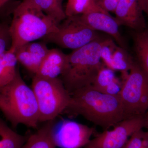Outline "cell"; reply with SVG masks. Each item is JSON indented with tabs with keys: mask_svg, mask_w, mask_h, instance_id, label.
I'll return each instance as SVG.
<instances>
[{
	"mask_svg": "<svg viewBox=\"0 0 148 148\" xmlns=\"http://www.w3.org/2000/svg\"><path fill=\"white\" fill-rule=\"evenodd\" d=\"M71 95L64 112L69 116H81L104 130L126 119L119 95L102 93L90 85L76 90Z\"/></svg>",
	"mask_w": 148,
	"mask_h": 148,
	"instance_id": "cell-1",
	"label": "cell"
},
{
	"mask_svg": "<svg viewBox=\"0 0 148 148\" xmlns=\"http://www.w3.org/2000/svg\"><path fill=\"white\" fill-rule=\"evenodd\" d=\"M0 110L12 125L36 128L39 122L36 96L17 71L14 79L0 88Z\"/></svg>",
	"mask_w": 148,
	"mask_h": 148,
	"instance_id": "cell-2",
	"label": "cell"
},
{
	"mask_svg": "<svg viewBox=\"0 0 148 148\" xmlns=\"http://www.w3.org/2000/svg\"><path fill=\"white\" fill-rule=\"evenodd\" d=\"M104 39L101 38L93 41L68 54L67 66L59 78L71 95L76 90L91 85L105 65L101 58Z\"/></svg>",
	"mask_w": 148,
	"mask_h": 148,
	"instance_id": "cell-3",
	"label": "cell"
},
{
	"mask_svg": "<svg viewBox=\"0 0 148 148\" xmlns=\"http://www.w3.org/2000/svg\"><path fill=\"white\" fill-rule=\"evenodd\" d=\"M58 24L42 11L20 3L14 10L10 26L11 38L10 50L15 52L28 43L56 32Z\"/></svg>",
	"mask_w": 148,
	"mask_h": 148,
	"instance_id": "cell-4",
	"label": "cell"
},
{
	"mask_svg": "<svg viewBox=\"0 0 148 148\" xmlns=\"http://www.w3.org/2000/svg\"><path fill=\"white\" fill-rule=\"evenodd\" d=\"M32 88L38 108L39 122L54 120L69 105L71 94L59 77L46 78L35 75Z\"/></svg>",
	"mask_w": 148,
	"mask_h": 148,
	"instance_id": "cell-5",
	"label": "cell"
},
{
	"mask_svg": "<svg viewBox=\"0 0 148 148\" xmlns=\"http://www.w3.org/2000/svg\"><path fill=\"white\" fill-rule=\"evenodd\" d=\"M121 82L119 95L126 118L144 115L148 110V77L136 61Z\"/></svg>",
	"mask_w": 148,
	"mask_h": 148,
	"instance_id": "cell-6",
	"label": "cell"
},
{
	"mask_svg": "<svg viewBox=\"0 0 148 148\" xmlns=\"http://www.w3.org/2000/svg\"><path fill=\"white\" fill-rule=\"evenodd\" d=\"M102 38L97 32L84 23L79 15L67 16L58 24L57 31L44 37L45 42L75 50Z\"/></svg>",
	"mask_w": 148,
	"mask_h": 148,
	"instance_id": "cell-7",
	"label": "cell"
},
{
	"mask_svg": "<svg viewBox=\"0 0 148 148\" xmlns=\"http://www.w3.org/2000/svg\"><path fill=\"white\" fill-rule=\"evenodd\" d=\"M144 127L145 115L127 118L112 129L96 134L84 148H122L133 133Z\"/></svg>",
	"mask_w": 148,
	"mask_h": 148,
	"instance_id": "cell-8",
	"label": "cell"
},
{
	"mask_svg": "<svg viewBox=\"0 0 148 148\" xmlns=\"http://www.w3.org/2000/svg\"><path fill=\"white\" fill-rule=\"evenodd\" d=\"M51 137L56 147L60 148L84 147L96 135L94 127L71 120L63 119L54 123Z\"/></svg>",
	"mask_w": 148,
	"mask_h": 148,
	"instance_id": "cell-9",
	"label": "cell"
},
{
	"mask_svg": "<svg viewBox=\"0 0 148 148\" xmlns=\"http://www.w3.org/2000/svg\"><path fill=\"white\" fill-rule=\"evenodd\" d=\"M82 21L94 31L104 32L110 36L118 45L127 50V43L122 36L115 17L98 5L86 13L79 15Z\"/></svg>",
	"mask_w": 148,
	"mask_h": 148,
	"instance_id": "cell-10",
	"label": "cell"
},
{
	"mask_svg": "<svg viewBox=\"0 0 148 148\" xmlns=\"http://www.w3.org/2000/svg\"><path fill=\"white\" fill-rule=\"evenodd\" d=\"M114 13L120 26L132 31H141L147 27L143 0H119Z\"/></svg>",
	"mask_w": 148,
	"mask_h": 148,
	"instance_id": "cell-11",
	"label": "cell"
},
{
	"mask_svg": "<svg viewBox=\"0 0 148 148\" xmlns=\"http://www.w3.org/2000/svg\"><path fill=\"white\" fill-rule=\"evenodd\" d=\"M68 54L58 49H49L35 75L46 78L60 77L66 69Z\"/></svg>",
	"mask_w": 148,
	"mask_h": 148,
	"instance_id": "cell-12",
	"label": "cell"
},
{
	"mask_svg": "<svg viewBox=\"0 0 148 148\" xmlns=\"http://www.w3.org/2000/svg\"><path fill=\"white\" fill-rule=\"evenodd\" d=\"M91 86L99 92L109 95H119L122 82L117 78L114 71L105 65L98 72Z\"/></svg>",
	"mask_w": 148,
	"mask_h": 148,
	"instance_id": "cell-13",
	"label": "cell"
},
{
	"mask_svg": "<svg viewBox=\"0 0 148 148\" xmlns=\"http://www.w3.org/2000/svg\"><path fill=\"white\" fill-rule=\"evenodd\" d=\"M133 50L137 63L148 77V27L131 32Z\"/></svg>",
	"mask_w": 148,
	"mask_h": 148,
	"instance_id": "cell-14",
	"label": "cell"
},
{
	"mask_svg": "<svg viewBox=\"0 0 148 148\" xmlns=\"http://www.w3.org/2000/svg\"><path fill=\"white\" fill-rule=\"evenodd\" d=\"M63 0H23L22 3L42 11L58 24L67 17L62 6Z\"/></svg>",
	"mask_w": 148,
	"mask_h": 148,
	"instance_id": "cell-15",
	"label": "cell"
},
{
	"mask_svg": "<svg viewBox=\"0 0 148 148\" xmlns=\"http://www.w3.org/2000/svg\"><path fill=\"white\" fill-rule=\"evenodd\" d=\"M46 124L30 135L22 148H56L51 137V130L54 120L47 122Z\"/></svg>",
	"mask_w": 148,
	"mask_h": 148,
	"instance_id": "cell-16",
	"label": "cell"
},
{
	"mask_svg": "<svg viewBox=\"0 0 148 148\" xmlns=\"http://www.w3.org/2000/svg\"><path fill=\"white\" fill-rule=\"evenodd\" d=\"M15 53L9 49L0 55V88L12 81L17 73Z\"/></svg>",
	"mask_w": 148,
	"mask_h": 148,
	"instance_id": "cell-17",
	"label": "cell"
},
{
	"mask_svg": "<svg viewBox=\"0 0 148 148\" xmlns=\"http://www.w3.org/2000/svg\"><path fill=\"white\" fill-rule=\"evenodd\" d=\"M127 49L116 45L114 49L109 69L121 72L122 80L125 79L135 62Z\"/></svg>",
	"mask_w": 148,
	"mask_h": 148,
	"instance_id": "cell-18",
	"label": "cell"
},
{
	"mask_svg": "<svg viewBox=\"0 0 148 148\" xmlns=\"http://www.w3.org/2000/svg\"><path fill=\"white\" fill-rule=\"evenodd\" d=\"M28 138L14 131L0 117V148H22Z\"/></svg>",
	"mask_w": 148,
	"mask_h": 148,
	"instance_id": "cell-19",
	"label": "cell"
},
{
	"mask_svg": "<svg viewBox=\"0 0 148 148\" xmlns=\"http://www.w3.org/2000/svg\"><path fill=\"white\" fill-rule=\"evenodd\" d=\"M16 59L29 71L36 73L43 61L39 56L21 47L15 51Z\"/></svg>",
	"mask_w": 148,
	"mask_h": 148,
	"instance_id": "cell-20",
	"label": "cell"
},
{
	"mask_svg": "<svg viewBox=\"0 0 148 148\" xmlns=\"http://www.w3.org/2000/svg\"><path fill=\"white\" fill-rule=\"evenodd\" d=\"M98 5L96 0H68L65 13L67 16L82 15Z\"/></svg>",
	"mask_w": 148,
	"mask_h": 148,
	"instance_id": "cell-21",
	"label": "cell"
},
{
	"mask_svg": "<svg viewBox=\"0 0 148 148\" xmlns=\"http://www.w3.org/2000/svg\"><path fill=\"white\" fill-rule=\"evenodd\" d=\"M10 26L5 22H0V55L8 50L9 45L11 44Z\"/></svg>",
	"mask_w": 148,
	"mask_h": 148,
	"instance_id": "cell-22",
	"label": "cell"
},
{
	"mask_svg": "<svg viewBox=\"0 0 148 148\" xmlns=\"http://www.w3.org/2000/svg\"><path fill=\"white\" fill-rule=\"evenodd\" d=\"M21 47L26 50L39 56L43 60L47 55L49 49L48 48L46 43L44 42H31L28 43Z\"/></svg>",
	"mask_w": 148,
	"mask_h": 148,
	"instance_id": "cell-23",
	"label": "cell"
},
{
	"mask_svg": "<svg viewBox=\"0 0 148 148\" xmlns=\"http://www.w3.org/2000/svg\"><path fill=\"white\" fill-rule=\"evenodd\" d=\"M145 134L143 129L136 131L130 136L122 148H141Z\"/></svg>",
	"mask_w": 148,
	"mask_h": 148,
	"instance_id": "cell-24",
	"label": "cell"
},
{
	"mask_svg": "<svg viewBox=\"0 0 148 148\" xmlns=\"http://www.w3.org/2000/svg\"><path fill=\"white\" fill-rule=\"evenodd\" d=\"M101 8L108 12H113L116 8L119 0H96Z\"/></svg>",
	"mask_w": 148,
	"mask_h": 148,
	"instance_id": "cell-25",
	"label": "cell"
},
{
	"mask_svg": "<svg viewBox=\"0 0 148 148\" xmlns=\"http://www.w3.org/2000/svg\"><path fill=\"white\" fill-rule=\"evenodd\" d=\"M141 148H148V132H146L145 135Z\"/></svg>",
	"mask_w": 148,
	"mask_h": 148,
	"instance_id": "cell-26",
	"label": "cell"
},
{
	"mask_svg": "<svg viewBox=\"0 0 148 148\" xmlns=\"http://www.w3.org/2000/svg\"><path fill=\"white\" fill-rule=\"evenodd\" d=\"M144 12L147 14L148 18V0H143Z\"/></svg>",
	"mask_w": 148,
	"mask_h": 148,
	"instance_id": "cell-27",
	"label": "cell"
},
{
	"mask_svg": "<svg viewBox=\"0 0 148 148\" xmlns=\"http://www.w3.org/2000/svg\"><path fill=\"white\" fill-rule=\"evenodd\" d=\"M145 127L147 129V132H148V110L147 111L146 113L145 114Z\"/></svg>",
	"mask_w": 148,
	"mask_h": 148,
	"instance_id": "cell-28",
	"label": "cell"
},
{
	"mask_svg": "<svg viewBox=\"0 0 148 148\" xmlns=\"http://www.w3.org/2000/svg\"><path fill=\"white\" fill-rule=\"evenodd\" d=\"M9 0H0V10Z\"/></svg>",
	"mask_w": 148,
	"mask_h": 148,
	"instance_id": "cell-29",
	"label": "cell"
},
{
	"mask_svg": "<svg viewBox=\"0 0 148 148\" xmlns=\"http://www.w3.org/2000/svg\"></svg>",
	"mask_w": 148,
	"mask_h": 148,
	"instance_id": "cell-30",
	"label": "cell"
}]
</instances>
